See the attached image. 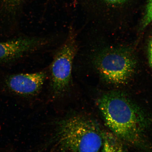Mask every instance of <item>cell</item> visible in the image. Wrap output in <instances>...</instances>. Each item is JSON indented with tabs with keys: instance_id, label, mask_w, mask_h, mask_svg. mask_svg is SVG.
Listing matches in <instances>:
<instances>
[{
	"instance_id": "1",
	"label": "cell",
	"mask_w": 152,
	"mask_h": 152,
	"mask_svg": "<svg viewBox=\"0 0 152 152\" xmlns=\"http://www.w3.org/2000/svg\"><path fill=\"white\" fill-rule=\"evenodd\" d=\"M99 109L111 132L122 141L147 149V116L126 95L118 92L104 94L98 100Z\"/></svg>"
},
{
	"instance_id": "2",
	"label": "cell",
	"mask_w": 152,
	"mask_h": 152,
	"mask_svg": "<svg viewBox=\"0 0 152 152\" xmlns=\"http://www.w3.org/2000/svg\"><path fill=\"white\" fill-rule=\"evenodd\" d=\"M104 132L94 119L81 115L71 116L57 123L49 146L57 152H98Z\"/></svg>"
},
{
	"instance_id": "3",
	"label": "cell",
	"mask_w": 152,
	"mask_h": 152,
	"mask_svg": "<svg viewBox=\"0 0 152 152\" xmlns=\"http://www.w3.org/2000/svg\"><path fill=\"white\" fill-rule=\"evenodd\" d=\"M77 49L76 34L71 29L51 64V88L56 97L64 96L71 87L72 66Z\"/></svg>"
},
{
	"instance_id": "4",
	"label": "cell",
	"mask_w": 152,
	"mask_h": 152,
	"mask_svg": "<svg viewBox=\"0 0 152 152\" xmlns=\"http://www.w3.org/2000/svg\"><path fill=\"white\" fill-rule=\"evenodd\" d=\"M97 69L104 80L112 84L126 83L134 71L135 61L125 51L113 50L102 53L95 61Z\"/></svg>"
},
{
	"instance_id": "5",
	"label": "cell",
	"mask_w": 152,
	"mask_h": 152,
	"mask_svg": "<svg viewBox=\"0 0 152 152\" xmlns=\"http://www.w3.org/2000/svg\"><path fill=\"white\" fill-rule=\"evenodd\" d=\"M46 73L9 74L0 78V90L13 96L28 97L35 96L42 88Z\"/></svg>"
},
{
	"instance_id": "6",
	"label": "cell",
	"mask_w": 152,
	"mask_h": 152,
	"mask_svg": "<svg viewBox=\"0 0 152 152\" xmlns=\"http://www.w3.org/2000/svg\"><path fill=\"white\" fill-rule=\"evenodd\" d=\"M45 40L31 37H13L0 40V66L12 65L37 50Z\"/></svg>"
},
{
	"instance_id": "7",
	"label": "cell",
	"mask_w": 152,
	"mask_h": 152,
	"mask_svg": "<svg viewBox=\"0 0 152 152\" xmlns=\"http://www.w3.org/2000/svg\"><path fill=\"white\" fill-rule=\"evenodd\" d=\"M101 152H129L122 140L111 132H104Z\"/></svg>"
},
{
	"instance_id": "8",
	"label": "cell",
	"mask_w": 152,
	"mask_h": 152,
	"mask_svg": "<svg viewBox=\"0 0 152 152\" xmlns=\"http://www.w3.org/2000/svg\"><path fill=\"white\" fill-rule=\"evenodd\" d=\"M152 21V0H149L148 2L146 13L143 20L142 26L143 28L146 27Z\"/></svg>"
},
{
	"instance_id": "9",
	"label": "cell",
	"mask_w": 152,
	"mask_h": 152,
	"mask_svg": "<svg viewBox=\"0 0 152 152\" xmlns=\"http://www.w3.org/2000/svg\"><path fill=\"white\" fill-rule=\"evenodd\" d=\"M24 0H7V2L11 6H18Z\"/></svg>"
},
{
	"instance_id": "10",
	"label": "cell",
	"mask_w": 152,
	"mask_h": 152,
	"mask_svg": "<svg viewBox=\"0 0 152 152\" xmlns=\"http://www.w3.org/2000/svg\"><path fill=\"white\" fill-rule=\"evenodd\" d=\"M104 1L112 4H118L124 2L126 0H104Z\"/></svg>"
},
{
	"instance_id": "11",
	"label": "cell",
	"mask_w": 152,
	"mask_h": 152,
	"mask_svg": "<svg viewBox=\"0 0 152 152\" xmlns=\"http://www.w3.org/2000/svg\"><path fill=\"white\" fill-rule=\"evenodd\" d=\"M150 48H150V58H152V41Z\"/></svg>"
},
{
	"instance_id": "12",
	"label": "cell",
	"mask_w": 152,
	"mask_h": 152,
	"mask_svg": "<svg viewBox=\"0 0 152 152\" xmlns=\"http://www.w3.org/2000/svg\"><path fill=\"white\" fill-rule=\"evenodd\" d=\"M150 61H151V63L152 66V58H150Z\"/></svg>"
}]
</instances>
